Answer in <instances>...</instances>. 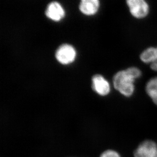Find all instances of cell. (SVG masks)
Listing matches in <instances>:
<instances>
[{
  "instance_id": "1",
  "label": "cell",
  "mask_w": 157,
  "mask_h": 157,
  "mask_svg": "<svg viewBox=\"0 0 157 157\" xmlns=\"http://www.w3.org/2000/svg\"><path fill=\"white\" fill-rule=\"evenodd\" d=\"M142 76L141 70L137 67H130L116 73L113 78L115 89L123 96L129 98L135 92V82Z\"/></svg>"
},
{
  "instance_id": "2",
  "label": "cell",
  "mask_w": 157,
  "mask_h": 157,
  "mask_svg": "<svg viewBox=\"0 0 157 157\" xmlns=\"http://www.w3.org/2000/svg\"><path fill=\"white\" fill-rule=\"evenodd\" d=\"M76 52L73 46L69 44L61 45L56 52V58L60 63L67 65L75 59Z\"/></svg>"
},
{
  "instance_id": "3",
  "label": "cell",
  "mask_w": 157,
  "mask_h": 157,
  "mask_svg": "<svg viewBox=\"0 0 157 157\" xmlns=\"http://www.w3.org/2000/svg\"><path fill=\"white\" fill-rule=\"evenodd\" d=\"M130 12L134 18H145L149 12V6L145 0H126Z\"/></svg>"
},
{
  "instance_id": "4",
  "label": "cell",
  "mask_w": 157,
  "mask_h": 157,
  "mask_svg": "<svg viewBox=\"0 0 157 157\" xmlns=\"http://www.w3.org/2000/svg\"><path fill=\"white\" fill-rule=\"evenodd\" d=\"M134 157H157V144L151 140L142 141L134 153Z\"/></svg>"
},
{
  "instance_id": "5",
  "label": "cell",
  "mask_w": 157,
  "mask_h": 157,
  "mask_svg": "<svg viewBox=\"0 0 157 157\" xmlns=\"http://www.w3.org/2000/svg\"><path fill=\"white\" fill-rule=\"evenodd\" d=\"M92 87L95 92L102 96L108 95L111 89L108 81L100 74H96L93 77Z\"/></svg>"
},
{
  "instance_id": "6",
  "label": "cell",
  "mask_w": 157,
  "mask_h": 157,
  "mask_svg": "<svg viewBox=\"0 0 157 157\" xmlns=\"http://www.w3.org/2000/svg\"><path fill=\"white\" fill-rule=\"evenodd\" d=\"M45 15L52 21L59 22L64 18L65 12L59 2L53 1L48 5L45 10Z\"/></svg>"
},
{
  "instance_id": "7",
  "label": "cell",
  "mask_w": 157,
  "mask_h": 157,
  "mask_svg": "<svg viewBox=\"0 0 157 157\" xmlns=\"http://www.w3.org/2000/svg\"><path fill=\"white\" fill-rule=\"evenodd\" d=\"M99 6V0H81L79 8L83 14L90 16L96 14Z\"/></svg>"
},
{
  "instance_id": "8",
  "label": "cell",
  "mask_w": 157,
  "mask_h": 157,
  "mask_svg": "<svg viewBox=\"0 0 157 157\" xmlns=\"http://www.w3.org/2000/svg\"><path fill=\"white\" fill-rule=\"evenodd\" d=\"M145 91L153 103L157 106V77L148 80L145 86Z\"/></svg>"
},
{
  "instance_id": "9",
  "label": "cell",
  "mask_w": 157,
  "mask_h": 157,
  "mask_svg": "<svg viewBox=\"0 0 157 157\" xmlns=\"http://www.w3.org/2000/svg\"><path fill=\"white\" fill-rule=\"evenodd\" d=\"M157 58V47H150L144 50L141 54V61L146 64L154 62Z\"/></svg>"
},
{
  "instance_id": "10",
  "label": "cell",
  "mask_w": 157,
  "mask_h": 157,
  "mask_svg": "<svg viewBox=\"0 0 157 157\" xmlns=\"http://www.w3.org/2000/svg\"><path fill=\"white\" fill-rule=\"evenodd\" d=\"M100 157H121L120 155L114 150H108L101 154Z\"/></svg>"
},
{
  "instance_id": "11",
  "label": "cell",
  "mask_w": 157,
  "mask_h": 157,
  "mask_svg": "<svg viewBox=\"0 0 157 157\" xmlns=\"http://www.w3.org/2000/svg\"><path fill=\"white\" fill-rule=\"evenodd\" d=\"M150 67L151 70H154V71H156L157 72V58L155 61L154 62L150 64Z\"/></svg>"
}]
</instances>
